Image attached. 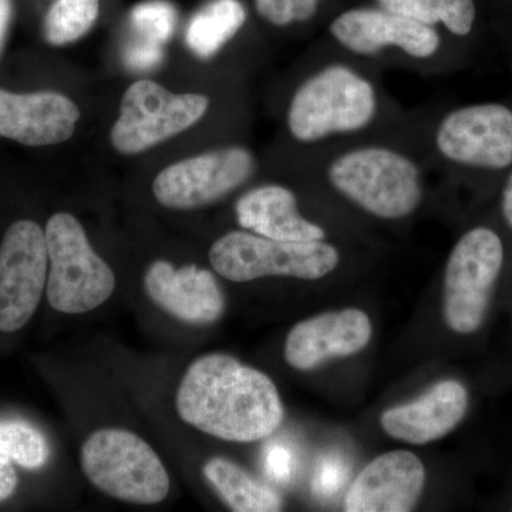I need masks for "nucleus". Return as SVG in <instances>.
I'll use <instances>...</instances> for the list:
<instances>
[{"mask_svg": "<svg viewBox=\"0 0 512 512\" xmlns=\"http://www.w3.org/2000/svg\"><path fill=\"white\" fill-rule=\"evenodd\" d=\"M373 5L439 29L458 43L470 39L476 29L474 0H375Z\"/></svg>", "mask_w": 512, "mask_h": 512, "instance_id": "nucleus-21", "label": "nucleus"}, {"mask_svg": "<svg viewBox=\"0 0 512 512\" xmlns=\"http://www.w3.org/2000/svg\"><path fill=\"white\" fill-rule=\"evenodd\" d=\"M328 42L363 62L424 77L453 72L461 46L446 33L376 5L340 9L325 25Z\"/></svg>", "mask_w": 512, "mask_h": 512, "instance_id": "nucleus-5", "label": "nucleus"}, {"mask_svg": "<svg viewBox=\"0 0 512 512\" xmlns=\"http://www.w3.org/2000/svg\"><path fill=\"white\" fill-rule=\"evenodd\" d=\"M329 0H254L259 18L276 30H309L325 26Z\"/></svg>", "mask_w": 512, "mask_h": 512, "instance_id": "nucleus-23", "label": "nucleus"}, {"mask_svg": "<svg viewBox=\"0 0 512 512\" xmlns=\"http://www.w3.org/2000/svg\"><path fill=\"white\" fill-rule=\"evenodd\" d=\"M79 120V107L63 94L0 89V137L29 147L55 146L73 136Z\"/></svg>", "mask_w": 512, "mask_h": 512, "instance_id": "nucleus-16", "label": "nucleus"}, {"mask_svg": "<svg viewBox=\"0 0 512 512\" xmlns=\"http://www.w3.org/2000/svg\"><path fill=\"white\" fill-rule=\"evenodd\" d=\"M80 457L90 483L117 500L151 505L161 503L170 493L163 461L131 431H94L84 441Z\"/></svg>", "mask_w": 512, "mask_h": 512, "instance_id": "nucleus-8", "label": "nucleus"}, {"mask_svg": "<svg viewBox=\"0 0 512 512\" xmlns=\"http://www.w3.org/2000/svg\"><path fill=\"white\" fill-rule=\"evenodd\" d=\"M45 231L29 220L10 225L0 245V332H18L32 318L47 284Z\"/></svg>", "mask_w": 512, "mask_h": 512, "instance_id": "nucleus-12", "label": "nucleus"}, {"mask_svg": "<svg viewBox=\"0 0 512 512\" xmlns=\"http://www.w3.org/2000/svg\"><path fill=\"white\" fill-rule=\"evenodd\" d=\"M266 476L279 484H286L291 480L295 471V458L292 451L279 444H272L266 450L264 458Z\"/></svg>", "mask_w": 512, "mask_h": 512, "instance_id": "nucleus-28", "label": "nucleus"}, {"mask_svg": "<svg viewBox=\"0 0 512 512\" xmlns=\"http://www.w3.org/2000/svg\"><path fill=\"white\" fill-rule=\"evenodd\" d=\"M133 37L164 46L174 35L177 10L165 0L138 3L128 16Z\"/></svg>", "mask_w": 512, "mask_h": 512, "instance_id": "nucleus-25", "label": "nucleus"}, {"mask_svg": "<svg viewBox=\"0 0 512 512\" xmlns=\"http://www.w3.org/2000/svg\"><path fill=\"white\" fill-rule=\"evenodd\" d=\"M258 168L251 148L228 144L168 165L154 180V197L173 210H197L244 188Z\"/></svg>", "mask_w": 512, "mask_h": 512, "instance_id": "nucleus-11", "label": "nucleus"}, {"mask_svg": "<svg viewBox=\"0 0 512 512\" xmlns=\"http://www.w3.org/2000/svg\"><path fill=\"white\" fill-rule=\"evenodd\" d=\"M248 12L241 0H210L190 20L185 42L197 59L220 56L247 26Z\"/></svg>", "mask_w": 512, "mask_h": 512, "instance_id": "nucleus-19", "label": "nucleus"}, {"mask_svg": "<svg viewBox=\"0 0 512 512\" xmlns=\"http://www.w3.org/2000/svg\"><path fill=\"white\" fill-rule=\"evenodd\" d=\"M163 46L133 37L124 49V64L133 72H150L163 63Z\"/></svg>", "mask_w": 512, "mask_h": 512, "instance_id": "nucleus-26", "label": "nucleus"}, {"mask_svg": "<svg viewBox=\"0 0 512 512\" xmlns=\"http://www.w3.org/2000/svg\"><path fill=\"white\" fill-rule=\"evenodd\" d=\"M407 136L431 173H503L512 168V107L503 103L409 109Z\"/></svg>", "mask_w": 512, "mask_h": 512, "instance_id": "nucleus-4", "label": "nucleus"}, {"mask_svg": "<svg viewBox=\"0 0 512 512\" xmlns=\"http://www.w3.org/2000/svg\"><path fill=\"white\" fill-rule=\"evenodd\" d=\"M0 453L19 466L36 470L45 466L50 456L46 437L35 427L20 420L0 421Z\"/></svg>", "mask_w": 512, "mask_h": 512, "instance_id": "nucleus-24", "label": "nucleus"}, {"mask_svg": "<svg viewBox=\"0 0 512 512\" xmlns=\"http://www.w3.org/2000/svg\"><path fill=\"white\" fill-rule=\"evenodd\" d=\"M372 335V322L360 309L322 313L293 326L285 342V360L293 369L309 372L329 360L362 352Z\"/></svg>", "mask_w": 512, "mask_h": 512, "instance_id": "nucleus-14", "label": "nucleus"}, {"mask_svg": "<svg viewBox=\"0 0 512 512\" xmlns=\"http://www.w3.org/2000/svg\"><path fill=\"white\" fill-rule=\"evenodd\" d=\"M348 470L345 463L339 457L329 456L323 458L318 464L315 480H313V490L320 497H328L342 487L345 483Z\"/></svg>", "mask_w": 512, "mask_h": 512, "instance_id": "nucleus-27", "label": "nucleus"}, {"mask_svg": "<svg viewBox=\"0 0 512 512\" xmlns=\"http://www.w3.org/2000/svg\"><path fill=\"white\" fill-rule=\"evenodd\" d=\"M175 406L185 423L234 443L268 439L285 416L271 377L222 353L191 363L178 386Z\"/></svg>", "mask_w": 512, "mask_h": 512, "instance_id": "nucleus-3", "label": "nucleus"}, {"mask_svg": "<svg viewBox=\"0 0 512 512\" xmlns=\"http://www.w3.org/2000/svg\"><path fill=\"white\" fill-rule=\"evenodd\" d=\"M144 288L158 308L192 325H210L225 311L217 279L195 265L175 268L167 261L153 262L144 276Z\"/></svg>", "mask_w": 512, "mask_h": 512, "instance_id": "nucleus-17", "label": "nucleus"}, {"mask_svg": "<svg viewBox=\"0 0 512 512\" xmlns=\"http://www.w3.org/2000/svg\"><path fill=\"white\" fill-rule=\"evenodd\" d=\"M204 477L222 501L237 512L284 510L281 495L249 476L244 468L224 457H214L202 468Z\"/></svg>", "mask_w": 512, "mask_h": 512, "instance_id": "nucleus-20", "label": "nucleus"}, {"mask_svg": "<svg viewBox=\"0 0 512 512\" xmlns=\"http://www.w3.org/2000/svg\"><path fill=\"white\" fill-rule=\"evenodd\" d=\"M504 265V244L494 229H468L448 255L443 282V316L460 335L483 325L491 293Z\"/></svg>", "mask_w": 512, "mask_h": 512, "instance_id": "nucleus-9", "label": "nucleus"}, {"mask_svg": "<svg viewBox=\"0 0 512 512\" xmlns=\"http://www.w3.org/2000/svg\"><path fill=\"white\" fill-rule=\"evenodd\" d=\"M501 214L512 231V168L501 191Z\"/></svg>", "mask_w": 512, "mask_h": 512, "instance_id": "nucleus-30", "label": "nucleus"}, {"mask_svg": "<svg viewBox=\"0 0 512 512\" xmlns=\"http://www.w3.org/2000/svg\"><path fill=\"white\" fill-rule=\"evenodd\" d=\"M426 468L412 451L376 457L359 474L345 498L348 512H407L419 503Z\"/></svg>", "mask_w": 512, "mask_h": 512, "instance_id": "nucleus-15", "label": "nucleus"}, {"mask_svg": "<svg viewBox=\"0 0 512 512\" xmlns=\"http://www.w3.org/2000/svg\"><path fill=\"white\" fill-rule=\"evenodd\" d=\"M406 130L291 154L288 163L305 188L328 200L375 221H407L429 200L433 173Z\"/></svg>", "mask_w": 512, "mask_h": 512, "instance_id": "nucleus-2", "label": "nucleus"}, {"mask_svg": "<svg viewBox=\"0 0 512 512\" xmlns=\"http://www.w3.org/2000/svg\"><path fill=\"white\" fill-rule=\"evenodd\" d=\"M49 271L47 301L70 315L94 311L113 295L116 276L96 254L86 232L67 212L53 215L45 231Z\"/></svg>", "mask_w": 512, "mask_h": 512, "instance_id": "nucleus-7", "label": "nucleus"}, {"mask_svg": "<svg viewBox=\"0 0 512 512\" xmlns=\"http://www.w3.org/2000/svg\"><path fill=\"white\" fill-rule=\"evenodd\" d=\"M100 0H56L47 12L45 37L53 46L82 39L99 18Z\"/></svg>", "mask_w": 512, "mask_h": 512, "instance_id": "nucleus-22", "label": "nucleus"}, {"mask_svg": "<svg viewBox=\"0 0 512 512\" xmlns=\"http://www.w3.org/2000/svg\"><path fill=\"white\" fill-rule=\"evenodd\" d=\"M409 109L387 90L383 70L320 36L303 57L282 106L289 154L403 133Z\"/></svg>", "mask_w": 512, "mask_h": 512, "instance_id": "nucleus-1", "label": "nucleus"}, {"mask_svg": "<svg viewBox=\"0 0 512 512\" xmlns=\"http://www.w3.org/2000/svg\"><path fill=\"white\" fill-rule=\"evenodd\" d=\"M467 409L466 387L457 380H443L419 399L386 410L380 424L393 439L423 446L456 429Z\"/></svg>", "mask_w": 512, "mask_h": 512, "instance_id": "nucleus-18", "label": "nucleus"}, {"mask_svg": "<svg viewBox=\"0 0 512 512\" xmlns=\"http://www.w3.org/2000/svg\"><path fill=\"white\" fill-rule=\"evenodd\" d=\"M235 217L244 231L288 242L329 241L332 231L302 210L301 194L285 183L249 187L235 202Z\"/></svg>", "mask_w": 512, "mask_h": 512, "instance_id": "nucleus-13", "label": "nucleus"}, {"mask_svg": "<svg viewBox=\"0 0 512 512\" xmlns=\"http://www.w3.org/2000/svg\"><path fill=\"white\" fill-rule=\"evenodd\" d=\"M12 463L6 454L0 453V503L8 500L18 487V474Z\"/></svg>", "mask_w": 512, "mask_h": 512, "instance_id": "nucleus-29", "label": "nucleus"}, {"mask_svg": "<svg viewBox=\"0 0 512 512\" xmlns=\"http://www.w3.org/2000/svg\"><path fill=\"white\" fill-rule=\"evenodd\" d=\"M342 259L332 241H275L244 229L227 232L210 249L214 271L238 284L268 276L318 281L333 274Z\"/></svg>", "mask_w": 512, "mask_h": 512, "instance_id": "nucleus-6", "label": "nucleus"}, {"mask_svg": "<svg viewBox=\"0 0 512 512\" xmlns=\"http://www.w3.org/2000/svg\"><path fill=\"white\" fill-rule=\"evenodd\" d=\"M10 19H12V2L10 0H0V52H2L3 45H5Z\"/></svg>", "mask_w": 512, "mask_h": 512, "instance_id": "nucleus-31", "label": "nucleus"}, {"mask_svg": "<svg viewBox=\"0 0 512 512\" xmlns=\"http://www.w3.org/2000/svg\"><path fill=\"white\" fill-rule=\"evenodd\" d=\"M211 100L205 94H175L151 80L131 84L121 101L110 140L121 154L133 156L170 140L204 119Z\"/></svg>", "mask_w": 512, "mask_h": 512, "instance_id": "nucleus-10", "label": "nucleus"}]
</instances>
